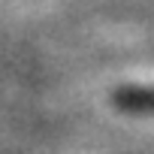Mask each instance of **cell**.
Returning a JSON list of instances; mask_svg holds the SVG:
<instances>
[{
    "label": "cell",
    "instance_id": "6da1fadb",
    "mask_svg": "<svg viewBox=\"0 0 154 154\" xmlns=\"http://www.w3.org/2000/svg\"><path fill=\"white\" fill-rule=\"evenodd\" d=\"M118 106L124 109H145V112H154V88H121L115 94Z\"/></svg>",
    "mask_w": 154,
    "mask_h": 154
}]
</instances>
